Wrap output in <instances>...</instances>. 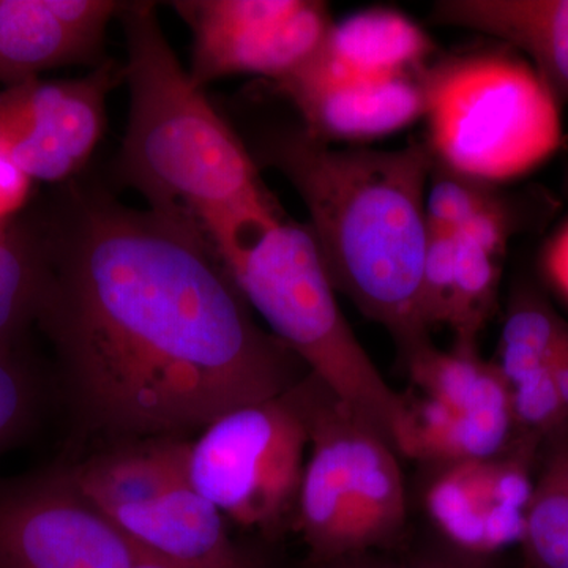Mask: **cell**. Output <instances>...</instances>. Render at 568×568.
Segmentation results:
<instances>
[{
    "label": "cell",
    "instance_id": "cell-26",
    "mask_svg": "<svg viewBox=\"0 0 568 568\" xmlns=\"http://www.w3.org/2000/svg\"><path fill=\"white\" fill-rule=\"evenodd\" d=\"M544 268L549 282L568 302V223L545 248Z\"/></svg>",
    "mask_w": 568,
    "mask_h": 568
},
{
    "label": "cell",
    "instance_id": "cell-25",
    "mask_svg": "<svg viewBox=\"0 0 568 568\" xmlns=\"http://www.w3.org/2000/svg\"><path fill=\"white\" fill-rule=\"evenodd\" d=\"M457 235L428 231L422 265L418 313L426 331L446 325L457 264Z\"/></svg>",
    "mask_w": 568,
    "mask_h": 568
},
{
    "label": "cell",
    "instance_id": "cell-18",
    "mask_svg": "<svg viewBox=\"0 0 568 568\" xmlns=\"http://www.w3.org/2000/svg\"><path fill=\"white\" fill-rule=\"evenodd\" d=\"M405 362L428 402L452 410L511 409L510 387L495 362L478 355L477 345L440 351L428 342Z\"/></svg>",
    "mask_w": 568,
    "mask_h": 568
},
{
    "label": "cell",
    "instance_id": "cell-19",
    "mask_svg": "<svg viewBox=\"0 0 568 568\" xmlns=\"http://www.w3.org/2000/svg\"><path fill=\"white\" fill-rule=\"evenodd\" d=\"M413 413V458L437 467L496 457L517 440L511 409L452 410L424 399Z\"/></svg>",
    "mask_w": 568,
    "mask_h": 568
},
{
    "label": "cell",
    "instance_id": "cell-7",
    "mask_svg": "<svg viewBox=\"0 0 568 568\" xmlns=\"http://www.w3.org/2000/svg\"><path fill=\"white\" fill-rule=\"evenodd\" d=\"M308 432L284 392L227 410L186 452L192 487L242 528L276 534L294 518Z\"/></svg>",
    "mask_w": 568,
    "mask_h": 568
},
{
    "label": "cell",
    "instance_id": "cell-30",
    "mask_svg": "<svg viewBox=\"0 0 568 568\" xmlns=\"http://www.w3.org/2000/svg\"><path fill=\"white\" fill-rule=\"evenodd\" d=\"M552 379L558 387L560 398L568 409V338L566 345L559 351L555 364L551 366Z\"/></svg>",
    "mask_w": 568,
    "mask_h": 568
},
{
    "label": "cell",
    "instance_id": "cell-16",
    "mask_svg": "<svg viewBox=\"0 0 568 568\" xmlns=\"http://www.w3.org/2000/svg\"><path fill=\"white\" fill-rule=\"evenodd\" d=\"M432 39L402 11L375 7L334 22L323 52L354 80L413 74L432 54Z\"/></svg>",
    "mask_w": 568,
    "mask_h": 568
},
{
    "label": "cell",
    "instance_id": "cell-29",
    "mask_svg": "<svg viewBox=\"0 0 568 568\" xmlns=\"http://www.w3.org/2000/svg\"><path fill=\"white\" fill-rule=\"evenodd\" d=\"M304 568H399L390 566V564L384 562L369 556L368 552L365 555L347 556V558L328 560V562H308Z\"/></svg>",
    "mask_w": 568,
    "mask_h": 568
},
{
    "label": "cell",
    "instance_id": "cell-22",
    "mask_svg": "<svg viewBox=\"0 0 568 568\" xmlns=\"http://www.w3.org/2000/svg\"><path fill=\"white\" fill-rule=\"evenodd\" d=\"M521 544L530 568H568V433L534 478Z\"/></svg>",
    "mask_w": 568,
    "mask_h": 568
},
{
    "label": "cell",
    "instance_id": "cell-13",
    "mask_svg": "<svg viewBox=\"0 0 568 568\" xmlns=\"http://www.w3.org/2000/svg\"><path fill=\"white\" fill-rule=\"evenodd\" d=\"M275 89L293 104L306 132L324 142L377 140L406 129L425 112L418 74L328 80L297 71Z\"/></svg>",
    "mask_w": 568,
    "mask_h": 568
},
{
    "label": "cell",
    "instance_id": "cell-31",
    "mask_svg": "<svg viewBox=\"0 0 568 568\" xmlns=\"http://www.w3.org/2000/svg\"><path fill=\"white\" fill-rule=\"evenodd\" d=\"M132 568H182L173 566V564L163 562V560L149 558V556L140 555V559L134 562Z\"/></svg>",
    "mask_w": 568,
    "mask_h": 568
},
{
    "label": "cell",
    "instance_id": "cell-10",
    "mask_svg": "<svg viewBox=\"0 0 568 568\" xmlns=\"http://www.w3.org/2000/svg\"><path fill=\"white\" fill-rule=\"evenodd\" d=\"M123 67L104 61L77 80H32L0 91V152L31 181L80 173L102 140L108 93Z\"/></svg>",
    "mask_w": 568,
    "mask_h": 568
},
{
    "label": "cell",
    "instance_id": "cell-23",
    "mask_svg": "<svg viewBox=\"0 0 568 568\" xmlns=\"http://www.w3.org/2000/svg\"><path fill=\"white\" fill-rule=\"evenodd\" d=\"M435 160V159H433ZM493 185L433 163L426 190V223L433 233L455 234L480 213L503 205Z\"/></svg>",
    "mask_w": 568,
    "mask_h": 568
},
{
    "label": "cell",
    "instance_id": "cell-6",
    "mask_svg": "<svg viewBox=\"0 0 568 568\" xmlns=\"http://www.w3.org/2000/svg\"><path fill=\"white\" fill-rule=\"evenodd\" d=\"M428 149L474 181H511L536 170L562 140L559 102L529 62L474 52L418 71Z\"/></svg>",
    "mask_w": 568,
    "mask_h": 568
},
{
    "label": "cell",
    "instance_id": "cell-24",
    "mask_svg": "<svg viewBox=\"0 0 568 568\" xmlns=\"http://www.w3.org/2000/svg\"><path fill=\"white\" fill-rule=\"evenodd\" d=\"M40 406V384L14 347H0V452L31 428Z\"/></svg>",
    "mask_w": 568,
    "mask_h": 568
},
{
    "label": "cell",
    "instance_id": "cell-11",
    "mask_svg": "<svg viewBox=\"0 0 568 568\" xmlns=\"http://www.w3.org/2000/svg\"><path fill=\"white\" fill-rule=\"evenodd\" d=\"M536 452L517 439L496 457L439 467L425 506L452 547L480 558L523 540Z\"/></svg>",
    "mask_w": 568,
    "mask_h": 568
},
{
    "label": "cell",
    "instance_id": "cell-15",
    "mask_svg": "<svg viewBox=\"0 0 568 568\" xmlns=\"http://www.w3.org/2000/svg\"><path fill=\"white\" fill-rule=\"evenodd\" d=\"M189 440L175 436L118 440L70 466L74 484L102 514L160 495L186 476Z\"/></svg>",
    "mask_w": 568,
    "mask_h": 568
},
{
    "label": "cell",
    "instance_id": "cell-8",
    "mask_svg": "<svg viewBox=\"0 0 568 568\" xmlns=\"http://www.w3.org/2000/svg\"><path fill=\"white\" fill-rule=\"evenodd\" d=\"M193 33L194 84L253 74L276 82L302 69L323 47L334 20L317 0H178Z\"/></svg>",
    "mask_w": 568,
    "mask_h": 568
},
{
    "label": "cell",
    "instance_id": "cell-20",
    "mask_svg": "<svg viewBox=\"0 0 568 568\" xmlns=\"http://www.w3.org/2000/svg\"><path fill=\"white\" fill-rule=\"evenodd\" d=\"M568 338V323L538 291L519 286L500 328L497 361L508 387L549 372Z\"/></svg>",
    "mask_w": 568,
    "mask_h": 568
},
{
    "label": "cell",
    "instance_id": "cell-3",
    "mask_svg": "<svg viewBox=\"0 0 568 568\" xmlns=\"http://www.w3.org/2000/svg\"><path fill=\"white\" fill-rule=\"evenodd\" d=\"M119 20L130 89L129 125L118 156L121 181L153 211L181 213L200 224L280 209L248 145L179 62L155 3L126 2Z\"/></svg>",
    "mask_w": 568,
    "mask_h": 568
},
{
    "label": "cell",
    "instance_id": "cell-2",
    "mask_svg": "<svg viewBox=\"0 0 568 568\" xmlns=\"http://www.w3.org/2000/svg\"><path fill=\"white\" fill-rule=\"evenodd\" d=\"M252 155L283 174L304 201L336 293L383 325L403 358L432 342L418 313L435 163L428 145L335 149L298 123L265 130Z\"/></svg>",
    "mask_w": 568,
    "mask_h": 568
},
{
    "label": "cell",
    "instance_id": "cell-4",
    "mask_svg": "<svg viewBox=\"0 0 568 568\" xmlns=\"http://www.w3.org/2000/svg\"><path fill=\"white\" fill-rule=\"evenodd\" d=\"M203 230L235 286L308 373L413 458V406L388 386L336 302L308 224L280 209L205 220Z\"/></svg>",
    "mask_w": 568,
    "mask_h": 568
},
{
    "label": "cell",
    "instance_id": "cell-21",
    "mask_svg": "<svg viewBox=\"0 0 568 568\" xmlns=\"http://www.w3.org/2000/svg\"><path fill=\"white\" fill-rule=\"evenodd\" d=\"M48 276L40 230L0 234V347H14L26 325L39 321Z\"/></svg>",
    "mask_w": 568,
    "mask_h": 568
},
{
    "label": "cell",
    "instance_id": "cell-17",
    "mask_svg": "<svg viewBox=\"0 0 568 568\" xmlns=\"http://www.w3.org/2000/svg\"><path fill=\"white\" fill-rule=\"evenodd\" d=\"M510 222L503 204L480 213L455 233L457 264L446 325L457 335V345H477V336L495 310Z\"/></svg>",
    "mask_w": 568,
    "mask_h": 568
},
{
    "label": "cell",
    "instance_id": "cell-12",
    "mask_svg": "<svg viewBox=\"0 0 568 568\" xmlns=\"http://www.w3.org/2000/svg\"><path fill=\"white\" fill-rule=\"evenodd\" d=\"M126 2L114 0H0V84L39 80L43 71L95 65L104 36Z\"/></svg>",
    "mask_w": 568,
    "mask_h": 568
},
{
    "label": "cell",
    "instance_id": "cell-14",
    "mask_svg": "<svg viewBox=\"0 0 568 568\" xmlns=\"http://www.w3.org/2000/svg\"><path fill=\"white\" fill-rule=\"evenodd\" d=\"M433 20L518 48L559 104L568 102V0H443Z\"/></svg>",
    "mask_w": 568,
    "mask_h": 568
},
{
    "label": "cell",
    "instance_id": "cell-28",
    "mask_svg": "<svg viewBox=\"0 0 568 568\" xmlns=\"http://www.w3.org/2000/svg\"><path fill=\"white\" fill-rule=\"evenodd\" d=\"M29 179L0 152V207H10L21 200Z\"/></svg>",
    "mask_w": 568,
    "mask_h": 568
},
{
    "label": "cell",
    "instance_id": "cell-1",
    "mask_svg": "<svg viewBox=\"0 0 568 568\" xmlns=\"http://www.w3.org/2000/svg\"><path fill=\"white\" fill-rule=\"evenodd\" d=\"M40 233L50 276L39 323L88 432L181 437L308 373L254 323L196 220L77 192Z\"/></svg>",
    "mask_w": 568,
    "mask_h": 568
},
{
    "label": "cell",
    "instance_id": "cell-5",
    "mask_svg": "<svg viewBox=\"0 0 568 568\" xmlns=\"http://www.w3.org/2000/svg\"><path fill=\"white\" fill-rule=\"evenodd\" d=\"M286 395L308 432L310 457L294 514L308 562L365 555L390 544L407 517L398 452L312 373Z\"/></svg>",
    "mask_w": 568,
    "mask_h": 568
},
{
    "label": "cell",
    "instance_id": "cell-9",
    "mask_svg": "<svg viewBox=\"0 0 568 568\" xmlns=\"http://www.w3.org/2000/svg\"><path fill=\"white\" fill-rule=\"evenodd\" d=\"M138 559L69 467L0 480V568H132Z\"/></svg>",
    "mask_w": 568,
    "mask_h": 568
},
{
    "label": "cell",
    "instance_id": "cell-27",
    "mask_svg": "<svg viewBox=\"0 0 568 568\" xmlns=\"http://www.w3.org/2000/svg\"><path fill=\"white\" fill-rule=\"evenodd\" d=\"M399 568H488L478 556L469 555L462 549L429 548L413 556L405 566Z\"/></svg>",
    "mask_w": 568,
    "mask_h": 568
}]
</instances>
